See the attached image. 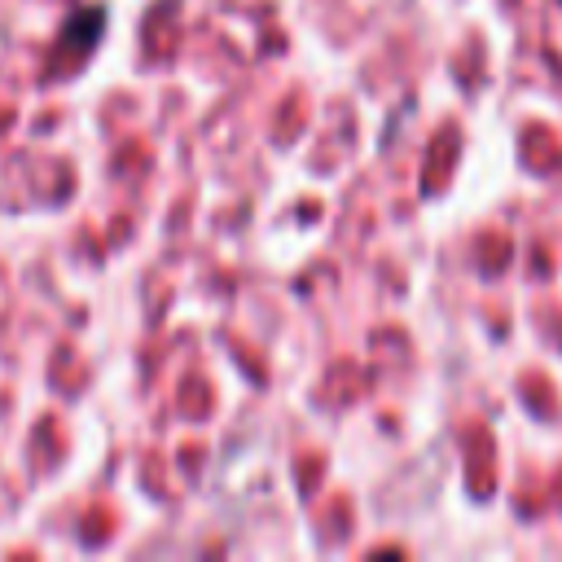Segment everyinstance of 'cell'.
Segmentation results:
<instances>
[]
</instances>
